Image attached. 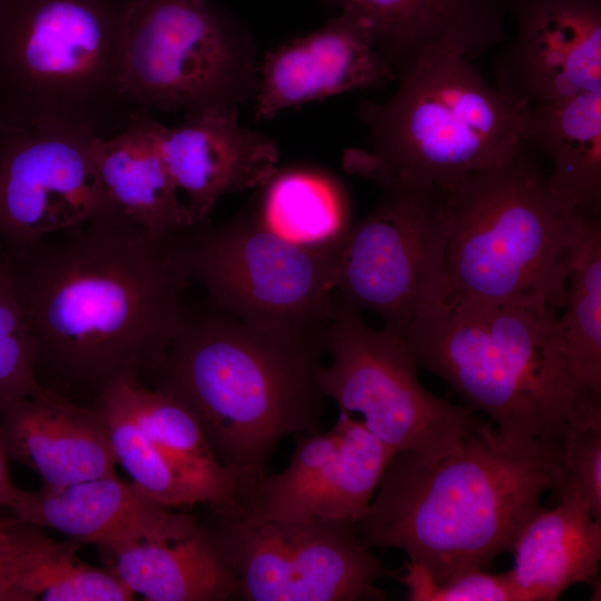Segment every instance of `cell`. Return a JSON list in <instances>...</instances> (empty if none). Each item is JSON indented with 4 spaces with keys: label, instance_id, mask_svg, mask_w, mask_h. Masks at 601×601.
<instances>
[{
    "label": "cell",
    "instance_id": "obj_15",
    "mask_svg": "<svg viewBox=\"0 0 601 601\" xmlns=\"http://www.w3.org/2000/svg\"><path fill=\"white\" fill-rule=\"evenodd\" d=\"M396 76L368 29L339 12L324 27L267 51L258 61L255 118L332 96L383 87Z\"/></svg>",
    "mask_w": 601,
    "mask_h": 601
},
{
    "label": "cell",
    "instance_id": "obj_8",
    "mask_svg": "<svg viewBox=\"0 0 601 601\" xmlns=\"http://www.w3.org/2000/svg\"><path fill=\"white\" fill-rule=\"evenodd\" d=\"M324 353L317 381L324 397L339 412L361 414L365 427L394 453L435 460L453 451L483 421L467 406L427 391L405 339L376 331L359 311L337 300L323 334Z\"/></svg>",
    "mask_w": 601,
    "mask_h": 601
},
{
    "label": "cell",
    "instance_id": "obj_33",
    "mask_svg": "<svg viewBox=\"0 0 601 601\" xmlns=\"http://www.w3.org/2000/svg\"><path fill=\"white\" fill-rule=\"evenodd\" d=\"M22 521L17 516L0 519V558L16 542Z\"/></svg>",
    "mask_w": 601,
    "mask_h": 601
},
{
    "label": "cell",
    "instance_id": "obj_12",
    "mask_svg": "<svg viewBox=\"0 0 601 601\" xmlns=\"http://www.w3.org/2000/svg\"><path fill=\"white\" fill-rule=\"evenodd\" d=\"M214 518L208 526L233 568L242 600H383L374 583L395 577L352 521Z\"/></svg>",
    "mask_w": 601,
    "mask_h": 601
},
{
    "label": "cell",
    "instance_id": "obj_27",
    "mask_svg": "<svg viewBox=\"0 0 601 601\" xmlns=\"http://www.w3.org/2000/svg\"><path fill=\"white\" fill-rule=\"evenodd\" d=\"M558 334L570 375L585 395L601 397V224L577 213Z\"/></svg>",
    "mask_w": 601,
    "mask_h": 601
},
{
    "label": "cell",
    "instance_id": "obj_2",
    "mask_svg": "<svg viewBox=\"0 0 601 601\" xmlns=\"http://www.w3.org/2000/svg\"><path fill=\"white\" fill-rule=\"evenodd\" d=\"M560 469L561 437L513 441L483 421L439 459L395 453L356 531L370 548L403 550L434 581L486 569L510 552Z\"/></svg>",
    "mask_w": 601,
    "mask_h": 601
},
{
    "label": "cell",
    "instance_id": "obj_1",
    "mask_svg": "<svg viewBox=\"0 0 601 601\" xmlns=\"http://www.w3.org/2000/svg\"><path fill=\"white\" fill-rule=\"evenodd\" d=\"M11 262L37 380L79 403L120 378L150 383L191 306L171 237L107 214Z\"/></svg>",
    "mask_w": 601,
    "mask_h": 601
},
{
    "label": "cell",
    "instance_id": "obj_26",
    "mask_svg": "<svg viewBox=\"0 0 601 601\" xmlns=\"http://www.w3.org/2000/svg\"><path fill=\"white\" fill-rule=\"evenodd\" d=\"M258 220L284 239L333 255L353 220L344 187L326 173L308 167L277 170L262 186Z\"/></svg>",
    "mask_w": 601,
    "mask_h": 601
},
{
    "label": "cell",
    "instance_id": "obj_9",
    "mask_svg": "<svg viewBox=\"0 0 601 601\" xmlns=\"http://www.w3.org/2000/svg\"><path fill=\"white\" fill-rule=\"evenodd\" d=\"M93 118L9 101L0 107V247L12 258L102 210Z\"/></svg>",
    "mask_w": 601,
    "mask_h": 601
},
{
    "label": "cell",
    "instance_id": "obj_20",
    "mask_svg": "<svg viewBox=\"0 0 601 601\" xmlns=\"http://www.w3.org/2000/svg\"><path fill=\"white\" fill-rule=\"evenodd\" d=\"M159 125L147 109L136 108L120 132L96 138L100 214L159 237H173L191 227V221L160 151Z\"/></svg>",
    "mask_w": 601,
    "mask_h": 601
},
{
    "label": "cell",
    "instance_id": "obj_18",
    "mask_svg": "<svg viewBox=\"0 0 601 601\" xmlns=\"http://www.w3.org/2000/svg\"><path fill=\"white\" fill-rule=\"evenodd\" d=\"M328 1L368 29L396 79L433 55L472 60L506 38L503 0Z\"/></svg>",
    "mask_w": 601,
    "mask_h": 601
},
{
    "label": "cell",
    "instance_id": "obj_28",
    "mask_svg": "<svg viewBox=\"0 0 601 601\" xmlns=\"http://www.w3.org/2000/svg\"><path fill=\"white\" fill-rule=\"evenodd\" d=\"M107 425L116 464L149 501L173 510L195 506L165 455L136 415L120 380L107 386L93 403Z\"/></svg>",
    "mask_w": 601,
    "mask_h": 601
},
{
    "label": "cell",
    "instance_id": "obj_5",
    "mask_svg": "<svg viewBox=\"0 0 601 601\" xmlns=\"http://www.w3.org/2000/svg\"><path fill=\"white\" fill-rule=\"evenodd\" d=\"M446 294L463 300L562 307L578 213L551 191L525 149L443 188Z\"/></svg>",
    "mask_w": 601,
    "mask_h": 601
},
{
    "label": "cell",
    "instance_id": "obj_32",
    "mask_svg": "<svg viewBox=\"0 0 601 601\" xmlns=\"http://www.w3.org/2000/svg\"><path fill=\"white\" fill-rule=\"evenodd\" d=\"M8 461L9 457L0 431V508L10 509L20 489L14 485L10 476Z\"/></svg>",
    "mask_w": 601,
    "mask_h": 601
},
{
    "label": "cell",
    "instance_id": "obj_13",
    "mask_svg": "<svg viewBox=\"0 0 601 601\" xmlns=\"http://www.w3.org/2000/svg\"><path fill=\"white\" fill-rule=\"evenodd\" d=\"M402 337L418 366L446 381L503 436L559 437L540 398L492 336L475 303L445 290L413 317Z\"/></svg>",
    "mask_w": 601,
    "mask_h": 601
},
{
    "label": "cell",
    "instance_id": "obj_6",
    "mask_svg": "<svg viewBox=\"0 0 601 601\" xmlns=\"http://www.w3.org/2000/svg\"><path fill=\"white\" fill-rule=\"evenodd\" d=\"M258 61L214 0H126L117 86L137 108L238 110L254 97Z\"/></svg>",
    "mask_w": 601,
    "mask_h": 601
},
{
    "label": "cell",
    "instance_id": "obj_24",
    "mask_svg": "<svg viewBox=\"0 0 601 601\" xmlns=\"http://www.w3.org/2000/svg\"><path fill=\"white\" fill-rule=\"evenodd\" d=\"M526 145L550 165L546 181L569 208L600 218L601 90L531 105Z\"/></svg>",
    "mask_w": 601,
    "mask_h": 601
},
{
    "label": "cell",
    "instance_id": "obj_21",
    "mask_svg": "<svg viewBox=\"0 0 601 601\" xmlns=\"http://www.w3.org/2000/svg\"><path fill=\"white\" fill-rule=\"evenodd\" d=\"M334 425L339 433L336 452L280 487L240 521L322 519L356 523L395 453L348 413L339 412Z\"/></svg>",
    "mask_w": 601,
    "mask_h": 601
},
{
    "label": "cell",
    "instance_id": "obj_22",
    "mask_svg": "<svg viewBox=\"0 0 601 601\" xmlns=\"http://www.w3.org/2000/svg\"><path fill=\"white\" fill-rule=\"evenodd\" d=\"M523 523L510 549L508 571L518 601H554L570 587L595 590L601 559V521L578 499L560 496Z\"/></svg>",
    "mask_w": 601,
    "mask_h": 601
},
{
    "label": "cell",
    "instance_id": "obj_14",
    "mask_svg": "<svg viewBox=\"0 0 601 601\" xmlns=\"http://www.w3.org/2000/svg\"><path fill=\"white\" fill-rule=\"evenodd\" d=\"M514 23L495 87L531 106L601 90V0H503Z\"/></svg>",
    "mask_w": 601,
    "mask_h": 601
},
{
    "label": "cell",
    "instance_id": "obj_4",
    "mask_svg": "<svg viewBox=\"0 0 601 601\" xmlns=\"http://www.w3.org/2000/svg\"><path fill=\"white\" fill-rule=\"evenodd\" d=\"M529 107L489 85L465 56L441 52L398 78L386 100L362 101L367 148L344 168L375 181L443 188L514 160L526 147Z\"/></svg>",
    "mask_w": 601,
    "mask_h": 601
},
{
    "label": "cell",
    "instance_id": "obj_23",
    "mask_svg": "<svg viewBox=\"0 0 601 601\" xmlns=\"http://www.w3.org/2000/svg\"><path fill=\"white\" fill-rule=\"evenodd\" d=\"M10 510L21 521L100 549L152 530L173 509L149 501L131 482L115 475L65 486L42 484L36 491L20 489Z\"/></svg>",
    "mask_w": 601,
    "mask_h": 601
},
{
    "label": "cell",
    "instance_id": "obj_29",
    "mask_svg": "<svg viewBox=\"0 0 601 601\" xmlns=\"http://www.w3.org/2000/svg\"><path fill=\"white\" fill-rule=\"evenodd\" d=\"M35 373V348L10 256L0 247V412L46 393Z\"/></svg>",
    "mask_w": 601,
    "mask_h": 601
},
{
    "label": "cell",
    "instance_id": "obj_31",
    "mask_svg": "<svg viewBox=\"0 0 601 601\" xmlns=\"http://www.w3.org/2000/svg\"><path fill=\"white\" fill-rule=\"evenodd\" d=\"M395 578L411 601H518L508 572L490 573L475 565L434 581L424 566L408 561L404 573Z\"/></svg>",
    "mask_w": 601,
    "mask_h": 601
},
{
    "label": "cell",
    "instance_id": "obj_11",
    "mask_svg": "<svg viewBox=\"0 0 601 601\" xmlns=\"http://www.w3.org/2000/svg\"><path fill=\"white\" fill-rule=\"evenodd\" d=\"M126 0H10L0 26L10 101L91 117L92 99L118 93V56ZM119 96V93H118Z\"/></svg>",
    "mask_w": 601,
    "mask_h": 601
},
{
    "label": "cell",
    "instance_id": "obj_19",
    "mask_svg": "<svg viewBox=\"0 0 601 601\" xmlns=\"http://www.w3.org/2000/svg\"><path fill=\"white\" fill-rule=\"evenodd\" d=\"M0 431L9 460L32 470L43 485L116 475L107 425L93 405L47 391L2 410Z\"/></svg>",
    "mask_w": 601,
    "mask_h": 601
},
{
    "label": "cell",
    "instance_id": "obj_34",
    "mask_svg": "<svg viewBox=\"0 0 601 601\" xmlns=\"http://www.w3.org/2000/svg\"><path fill=\"white\" fill-rule=\"evenodd\" d=\"M9 1L10 0H0V26H1V22L3 20V17L6 14Z\"/></svg>",
    "mask_w": 601,
    "mask_h": 601
},
{
    "label": "cell",
    "instance_id": "obj_30",
    "mask_svg": "<svg viewBox=\"0 0 601 601\" xmlns=\"http://www.w3.org/2000/svg\"><path fill=\"white\" fill-rule=\"evenodd\" d=\"M560 496L580 500L601 521V420L566 425L561 434Z\"/></svg>",
    "mask_w": 601,
    "mask_h": 601
},
{
    "label": "cell",
    "instance_id": "obj_16",
    "mask_svg": "<svg viewBox=\"0 0 601 601\" xmlns=\"http://www.w3.org/2000/svg\"><path fill=\"white\" fill-rule=\"evenodd\" d=\"M237 117L235 109L206 108L177 126L159 125V148L191 227L209 223L224 196L259 188L277 170L275 142Z\"/></svg>",
    "mask_w": 601,
    "mask_h": 601
},
{
    "label": "cell",
    "instance_id": "obj_17",
    "mask_svg": "<svg viewBox=\"0 0 601 601\" xmlns=\"http://www.w3.org/2000/svg\"><path fill=\"white\" fill-rule=\"evenodd\" d=\"M98 550L106 569L142 600L239 599L235 573L217 538L190 513L171 510L152 530Z\"/></svg>",
    "mask_w": 601,
    "mask_h": 601
},
{
    "label": "cell",
    "instance_id": "obj_7",
    "mask_svg": "<svg viewBox=\"0 0 601 601\" xmlns=\"http://www.w3.org/2000/svg\"><path fill=\"white\" fill-rule=\"evenodd\" d=\"M177 259L207 303L260 331L319 337L338 299L333 255L299 247L253 211L171 237Z\"/></svg>",
    "mask_w": 601,
    "mask_h": 601
},
{
    "label": "cell",
    "instance_id": "obj_3",
    "mask_svg": "<svg viewBox=\"0 0 601 601\" xmlns=\"http://www.w3.org/2000/svg\"><path fill=\"white\" fill-rule=\"evenodd\" d=\"M323 336L250 327L208 303L190 306L150 386L197 420L216 456L265 474L277 443L321 431Z\"/></svg>",
    "mask_w": 601,
    "mask_h": 601
},
{
    "label": "cell",
    "instance_id": "obj_10",
    "mask_svg": "<svg viewBox=\"0 0 601 601\" xmlns=\"http://www.w3.org/2000/svg\"><path fill=\"white\" fill-rule=\"evenodd\" d=\"M382 190L334 253V284L339 300L377 315L383 328L402 336L446 290L447 227L439 188L392 184Z\"/></svg>",
    "mask_w": 601,
    "mask_h": 601
},
{
    "label": "cell",
    "instance_id": "obj_25",
    "mask_svg": "<svg viewBox=\"0 0 601 601\" xmlns=\"http://www.w3.org/2000/svg\"><path fill=\"white\" fill-rule=\"evenodd\" d=\"M79 543L60 542L22 521L0 565V601H131L136 597L106 568L78 556Z\"/></svg>",
    "mask_w": 601,
    "mask_h": 601
}]
</instances>
